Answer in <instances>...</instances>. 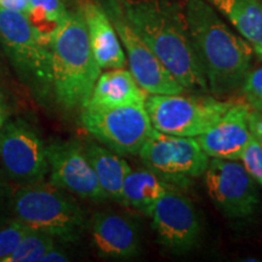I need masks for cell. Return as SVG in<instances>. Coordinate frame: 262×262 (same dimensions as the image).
Returning a JSON list of instances; mask_svg holds the SVG:
<instances>
[{"label":"cell","mask_w":262,"mask_h":262,"mask_svg":"<svg viewBox=\"0 0 262 262\" xmlns=\"http://www.w3.org/2000/svg\"><path fill=\"white\" fill-rule=\"evenodd\" d=\"M85 130L108 149L119 156H136L150 130L145 106H122L106 110H85L81 113Z\"/></svg>","instance_id":"52a82bcc"},{"label":"cell","mask_w":262,"mask_h":262,"mask_svg":"<svg viewBox=\"0 0 262 262\" xmlns=\"http://www.w3.org/2000/svg\"><path fill=\"white\" fill-rule=\"evenodd\" d=\"M28 227L19 222H11L9 226L0 229V262H4L17 248Z\"/></svg>","instance_id":"cb8c5ba5"},{"label":"cell","mask_w":262,"mask_h":262,"mask_svg":"<svg viewBox=\"0 0 262 262\" xmlns=\"http://www.w3.org/2000/svg\"><path fill=\"white\" fill-rule=\"evenodd\" d=\"M148 94L135 80L130 71L124 68L110 70L100 74L85 110H106L122 106H145Z\"/></svg>","instance_id":"e0dca14e"},{"label":"cell","mask_w":262,"mask_h":262,"mask_svg":"<svg viewBox=\"0 0 262 262\" xmlns=\"http://www.w3.org/2000/svg\"><path fill=\"white\" fill-rule=\"evenodd\" d=\"M248 124L251 136L262 147V111L250 110L248 117Z\"/></svg>","instance_id":"484cf974"},{"label":"cell","mask_w":262,"mask_h":262,"mask_svg":"<svg viewBox=\"0 0 262 262\" xmlns=\"http://www.w3.org/2000/svg\"><path fill=\"white\" fill-rule=\"evenodd\" d=\"M4 125H5V110L4 107H3V103L0 102V136H2Z\"/></svg>","instance_id":"f1b7e54d"},{"label":"cell","mask_w":262,"mask_h":262,"mask_svg":"<svg viewBox=\"0 0 262 262\" xmlns=\"http://www.w3.org/2000/svg\"><path fill=\"white\" fill-rule=\"evenodd\" d=\"M217 9L262 61V3L260 0H208Z\"/></svg>","instance_id":"ac0fdd59"},{"label":"cell","mask_w":262,"mask_h":262,"mask_svg":"<svg viewBox=\"0 0 262 262\" xmlns=\"http://www.w3.org/2000/svg\"><path fill=\"white\" fill-rule=\"evenodd\" d=\"M25 15L40 41L50 49L51 39L68 11L62 0H28Z\"/></svg>","instance_id":"44dd1931"},{"label":"cell","mask_w":262,"mask_h":262,"mask_svg":"<svg viewBox=\"0 0 262 262\" xmlns=\"http://www.w3.org/2000/svg\"><path fill=\"white\" fill-rule=\"evenodd\" d=\"M171 186L149 169L131 170L124 180L120 204L149 217L153 206Z\"/></svg>","instance_id":"d6986e66"},{"label":"cell","mask_w":262,"mask_h":262,"mask_svg":"<svg viewBox=\"0 0 262 262\" xmlns=\"http://www.w3.org/2000/svg\"><path fill=\"white\" fill-rule=\"evenodd\" d=\"M81 14L86 24L91 50L101 70L125 67V51L116 28L102 6L86 3L83 5Z\"/></svg>","instance_id":"2e32d148"},{"label":"cell","mask_w":262,"mask_h":262,"mask_svg":"<svg viewBox=\"0 0 262 262\" xmlns=\"http://www.w3.org/2000/svg\"><path fill=\"white\" fill-rule=\"evenodd\" d=\"M157 239L172 254H186L201 239V220L193 203L171 186L150 212Z\"/></svg>","instance_id":"7c38bea8"},{"label":"cell","mask_w":262,"mask_h":262,"mask_svg":"<svg viewBox=\"0 0 262 262\" xmlns=\"http://www.w3.org/2000/svg\"><path fill=\"white\" fill-rule=\"evenodd\" d=\"M102 8L110 17L125 50L126 64L139 85L149 95H179L185 89L149 50L126 21L119 0H104Z\"/></svg>","instance_id":"ba28073f"},{"label":"cell","mask_w":262,"mask_h":262,"mask_svg":"<svg viewBox=\"0 0 262 262\" xmlns=\"http://www.w3.org/2000/svg\"><path fill=\"white\" fill-rule=\"evenodd\" d=\"M232 103L211 96L149 95L145 108L153 129L175 136L196 137L220 122Z\"/></svg>","instance_id":"5b68a950"},{"label":"cell","mask_w":262,"mask_h":262,"mask_svg":"<svg viewBox=\"0 0 262 262\" xmlns=\"http://www.w3.org/2000/svg\"><path fill=\"white\" fill-rule=\"evenodd\" d=\"M250 110L247 102H233L220 122L196 136L209 158L239 160L251 137L248 124Z\"/></svg>","instance_id":"9a60e30c"},{"label":"cell","mask_w":262,"mask_h":262,"mask_svg":"<svg viewBox=\"0 0 262 262\" xmlns=\"http://www.w3.org/2000/svg\"><path fill=\"white\" fill-rule=\"evenodd\" d=\"M52 88L62 107H83L100 77L84 16L68 12L50 41Z\"/></svg>","instance_id":"3957f363"},{"label":"cell","mask_w":262,"mask_h":262,"mask_svg":"<svg viewBox=\"0 0 262 262\" xmlns=\"http://www.w3.org/2000/svg\"><path fill=\"white\" fill-rule=\"evenodd\" d=\"M12 212L16 221L26 227L66 242L79 241L86 227L78 203L50 182L22 186L12 199Z\"/></svg>","instance_id":"277c9868"},{"label":"cell","mask_w":262,"mask_h":262,"mask_svg":"<svg viewBox=\"0 0 262 262\" xmlns=\"http://www.w3.org/2000/svg\"><path fill=\"white\" fill-rule=\"evenodd\" d=\"M0 44L29 80L41 88L52 84L50 49L40 41L24 12L0 6Z\"/></svg>","instance_id":"30bf717a"},{"label":"cell","mask_w":262,"mask_h":262,"mask_svg":"<svg viewBox=\"0 0 262 262\" xmlns=\"http://www.w3.org/2000/svg\"><path fill=\"white\" fill-rule=\"evenodd\" d=\"M204 175L209 198L228 219H245L258 205L256 181L238 160L211 158Z\"/></svg>","instance_id":"9c48e42d"},{"label":"cell","mask_w":262,"mask_h":262,"mask_svg":"<svg viewBox=\"0 0 262 262\" xmlns=\"http://www.w3.org/2000/svg\"><path fill=\"white\" fill-rule=\"evenodd\" d=\"M83 148L104 194L107 198L120 203L124 180L131 171V166L119 155L104 146L88 142L83 145Z\"/></svg>","instance_id":"ffe728a7"},{"label":"cell","mask_w":262,"mask_h":262,"mask_svg":"<svg viewBox=\"0 0 262 262\" xmlns=\"http://www.w3.org/2000/svg\"><path fill=\"white\" fill-rule=\"evenodd\" d=\"M68 260H70V257H68L63 251L57 250V249L54 247L41 257L40 262H66Z\"/></svg>","instance_id":"4316f807"},{"label":"cell","mask_w":262,"mask_h":262,"mask_svg":"<svg viewBox=\"0 0 262 262\" xmlns=\"http://www.w3.org/2000/svg\"><path fill=\"white\" fill-rule=\"evenodd\" d=\"M185 17L209 91L217 98L234 95L250 70L253 49L205 0H186Z\"/></svg>","instance_id":"7a4b0ae2"},{"label":"cell","mask_w":262,"mask_h":262,"mask_svg":"<svg viewBox=\"0 0 262 262\" xmlns=\"http://www.w3.org/2000/svg\"><path fill=\"white\" fill-rule=\"evenodd\" d=\"M239 160H242L249 175L262 186V147L253 136L249 140Z\"/></svg>","instance_id":"603a6c76"},{"label":"cell","mask_w":262,"mask_h":262,"mask_svg":"<svg viewBox=\"0 0 262 262\" xmlns=\"http://www.w3.org/2000/svg\"><path fill=\"white\" fill-rule=\"evenodd\" d=\"M140 158L147 169L169 183L188 185L208 168V155L194 137L175 136L152 129L140 149Z\"/></svg>","instance_id":"8992f818"},{"label":"cell","mask_w":262,"mask_h":262,"mask_svg":"<svg viewBox=\"0 0 262 262\" xmlns=\"http://www.w3.org/2000/svg\"><path fill=\"white\" fill-rule=\"evenodd\" d=\"M27 4L28 0H0V6H3V8L24 12V14L27 9Z\"/></svg>","instance_id":"83f0119b"},{"label":"cell","mask_w":262,"mask_h":262,"mask_svg":"<svg viewBox=\"0 0 262 262\" xmlns=\"http://www.w3.org/2000/svg\"><path fill=\"white\" fill-rule=\"evenodd\" d=\"M0 160L5 171L22 186L41 182L49 171L47 147L24 120L5 123L0 136Z\"/></svg>","instance_id":"8fae6325"},{"label":"cell","mask_w":262,"mask_h":262,"mask_svg":"<svg viewBox=\"0 0 262 262\" xmlns=\"http://www.w3.org/2000/svg\"><path fill=\"white\" fill-rule=\"evenodd\" d=\"M50 183L93 202L107 199L94 168L77 141L54 142L47 147Z\"/></svg>","instance_id":"4fadbf2b"},{"label":"cell","mask_w":262,"mask_h":262,"mask_svg":"<svg viewBox=\"0 0 262 262\" xmlns=\"http://www.w3.org/2000/svg\"><path fill=\"white\" fill-rule=\"evenodd\" d=\"M131 28L185 90L209 91L185 14L169 0H119Z\"/></svg>","instance_id":"6da1fadb"},{"label":"cell","mask_w":262,"mask_h":262,"mask_svg":"<svg viewBox=\"0 0 262 262\" xmlns=\"http://www.w3.org/2000/svg\"><path fill=\"white\" fill-rule=\"evenodd\" d=\"M91 238L101 256L112 260H129L141 250V235L135 221L112 211L96 212L91 220Z\"/></svg>","instance_id":"5bb4252c"},{"label":"cell","mask_w":262,"mask_h":262,"mask_svg":"<svg viewBox=\"0 0 262 262\" xmlns=\"http://www.w3.org/2000/svg\"><path fill=\"white\" fill-rule=\"evenodd\" d=\"M55 247L54 237L45 232L28 228L17 248L4 262H37Z\"/></svg>","instance_id":"7402d4cb"},{"label":"cell","mask_w":262,"mask_h":262,"mask_svg":"<svg viewBox=\"0 0 262 262\" xmlns=\"http://www.w3.org/2000/svg\"><path fill=\"white\" fill-rule=\"evenodd\" d=\"M242 91L251 110L262 111V67L247 74Z\"/></svg>","instance_id":"d4e9b609"}]
</instances>
